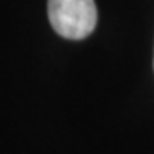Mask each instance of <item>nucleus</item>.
Returning <instances> with one entry per match:
<instances>
[{
    "label": "nucleus",
    "mask_w": 154,
    "mask_h": 154,
    "mask_svg": "<svg viewBox=\"0 0 154 154\" xmlns=\"http://www.w3.org/2000/svg\"><path fill=\"white\" fill-rule=\"evenodd\" d=\"M48 19L62 38L84 39L96 28L98 11L94 0H48Z\"/></svg>",
    "instance_id": "obj_1"
}]
</instances>
